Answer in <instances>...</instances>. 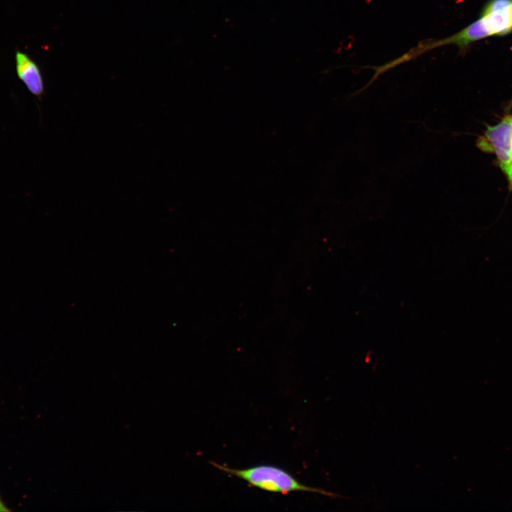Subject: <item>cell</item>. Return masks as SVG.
Listing matches in <instances>:
<instances>
[{"mask_svg": "<svg viewBox=\"0 0 512 512\" xmlns=\"http://www.w3.org/2000/svg\"><path fill=\"white\" fill-rule=\"evenodd\" d=\"M512 32V0H489L479 17L459 31L439 39L420 41L415 46L395 58L398 65L410 61L434 48L454 45L459 50L471 43L491 36H501Z\"/></svg>", "mask_w": 512, "mask_h": 512, "instance_id": "6da1fadb", "label": "cell"}, {"mask_svg": "<svg viewBox=\"0 0 512 512\" xmlns=\"http://www.w3.org/2000/svg\"><path fill=\"white\" fill-rule=\"evenodd\" d=\"M217 469L245 481L250 486L261 490L287 494L291 492L302 491L317 493L331 498L342 497L339 494L322 489L306 486L299 481L286 470L270 464H259L249 468L233 469L210 462Z\"/></svg>", "mask_w": 512, "mask_h": 512, "instance_id": "7a4b0ae2", "label": "cell"}, {"mask_svg": "<svg viewBox=\"0 0 512 512\" xmlns=\"http://www.w3.org/2000/svg\"><path fill=\"white\" fill-rule=\"evenodd\" d=\"M485 152L494 153L501 167L512 161V116H507L495 126H488L477 141Z\"/></svg>", "mask_w": 512, "mask_h": 512, "instance_id": "3957f363", "label": "cell"}, {"mask_svg": "<svg viewBox=\"0 0 512 512\" xmlns=\"http://www.w3.org/2000/svg\"><path fill=\"white\" fill-rule=\"evenodd\" d=\"M18 78L26 89L39 100L45 94V82L38 64L26 53L16 49L14 55Z\"/></svg>", "mask_w": 512, "mask_h": 512, "instance_id": "277c9868", "label": "cell"}, {"mask_svg": "<svg viewBox=\"0 0 512 512\" xmlns=\"http://www.w3.org/2000/svg\"><path fill=\"white\" fill-rule=\"evenodd\" d=\"M501 168L506 173L509 181H511V183L512 184V161L511 163H509L508 164L503 166Z\"/></svg>", "mask_w": 512, "mask_h": 512, "instance_id": "5b68a950", "label": "cell"}, {"mask_svg": "<svg viewBox=\"0 0 512 512\" xmlns=\"http://www.w3.org/2000/svg\"><path fill=\"white\" fill-rule=\"evenodd\" d=\"M10 511V510H9V508H7V507H6V505L3 503V501H1V498H0V511H1V512H5V511Z\"/></svg>", "mask_w": 512, "mask_h": 512, "instance_id": "8992f818", "label": "cell"}]
</instances>
